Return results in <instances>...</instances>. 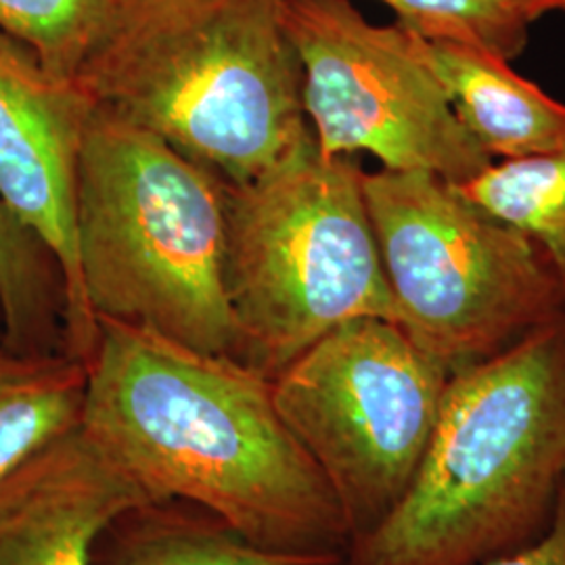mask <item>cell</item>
<instances>
[{
    "instance_id": "obj_13",
    "label": "cell",
    "mask_w": 565,
    "mask_h": 565,
    "mask_svg": "<svg viewBox=\"0 0 565 565\" xmlns=\"http://www.w3.org/2000/svg\"><path fill=\"white\" fill-rule=\"evenodd\" d=\"M88 366L0 342V476L82 424Z\"/></svg>"
},
{
    "instance_id": "obj_3",
    "label": "cell",
    "mask_w": 565,
    "mask_h": 565,
    "mask_svg": "<svg viewBox=\"0 0 565 565\" xmlns=\"http://www.w3.org/2000/svg\"><path fill=\"white\" fill-rule=\"evenodd\" d=\"M76 82L224 184L315 141L282 0H124Z\"/></svg>"
},
{
    "instance_id": "obj_19",
    "label": "cell",
    "mask_w": 565,
    "mask_h": 565,
    "mask_svg": "<svg viewBox=\"0 0 565 565\" xmlns=\"http://www.w3.org/2000/svg\"><path fill=\"white\" fill-rule=\"evenodd\" d=\"M532 21L541 20L548 13H565V0H511Z\"/></svg>"
},
{
    "instance_id": "obj_18",
    "label": "cell",
    "mask_w": 565,
    "mask_h": 565,
    "mask_svg": "<svg viewBox=\"0 0 565 565\" xmlns=\"http://www.w3.org/2000/svg\"><path fill=\"white\" fill-rule=\"evenodd\" d=\"M484 565H565V488L555 520L543 539L518 553L499 557Z\"/></svg>"
},
{
    "instance_id": "obj_11",
    "label": "cell",
    "mask_w": 565,
    "mask_h": 565,
    "mask_svg": "<svg viewBox=\"0 0 565 565\" xmlns=\"http://www.w3.org/2000/svg\"><path fill=\"white\" fill-rule=\"evenodd\" d=\"M422 49L457 118L492 162L564 151L565 103L522 78L509 61L484 49L424 36Z\"/></svg>"
},
{
    "instance_id": "obj_7",
    "label": "cell",
    "mask_w": 565,
    "mask_h": 565,
    "mask_svg": "<svg viewBox=\"0 0 565 565\" xmlns=\"http://www.w3.org/2000/svg\"><path fill=\"white\" fill-rule=\"evenodd\" d=\"M448 380L445 364L384 319L333 329L273 377L277 411L331 486L350 543L403 501Z\"/></svg>"
},
{
    "instance_id": "obj_16",
    "label": "cell",
    "mask_w": 565,
    "mask_h": 565,
    "mask_svg": "<svg viewBox=\"0 0 565 565\" xmlns=\"http://www.w3.org/2000/svg\"><path fill=\"white\" fill-rule=\"evenodd\" d=\"M124 0H0V30L28 44L61 78L76 81Z\"/></svg>"
},
{
    "instance_id": "obj_6",
    "label": "cell",
    "mask_w": 565,
    "mask_h": 565,
    "mask_svg": "<svg viewBox=\"0 0 565 565\" xmlns=\"http://www.w3.org/2000/svg\"><path fill=\"white\" fill-rule=\"evenodd\" d=\"M396 324L452 373L565 310L545 252L424 170L364 172Z\"/></svg>"
},
{
    "instance_id": "obj_5",
    "label": "cell",
    "mask_w": 565,
    "mask_h": 565,
    "mask_svg": "<svg viewBox=\"0 0 565 565\" xmlns=\"http://www.w3.org/2000/svg\"><path fill=\"white\" fill-rule=\"evenodd\" d=\"M363 168L310 141L252 181L224 184V291L235 361L273 380L356 319L396 323Z\"/></svg>"
},
{
    "instance_id": "obj_1",
    "label": "cell",
    "mask_w": 565,
    "mask_h": 565,
    "mask_svg": "<svg viewBox=\"0 0 565 565\" xmlns=\"http://www.w3.org/2000/svg\"><path fill=\"white\" fill-rule=\"evenodd\" d=\"M82 427L151 501H189L260 548L342 564V509L263 373L99 319Z\"/></svg>"
},
{
    "instance_id": "obj_12",
    "label": "cell",
    "mask_w": 565,
    "mask_h": 565,
    "mask_svg": "<svg viewBox=\"0 0 565 565\" xmlns=\"http://www.w3.org/2000/svg\"><path fill=\"white\" fill-rule=\"evenodd\" d=\"M90 565H338L249 543L203 507L166 499L121 511L103 527Z\"/></svg>"
},
{
    "instance_id": "obj_14",
    "label": "cell",
    "mask_w": 565,
    "mask_h": 565,
    "mask_svg": "<svg viewBox=\"0 0 565 565\" xmlns=\"http://www.w3.org/2000/svg\"><path fill=\"white\" fill-rule=\"evenodd\" d=\"M0 342L23 354L65 352V282L60 263L2 198Z\"/></svg>"
},
{
    "instance_id": "obj_9",
    "label": "cell",
    "mask_w": 565,
    "mask_h": 565,
    "mask_svg": "<svg viewBox=\"0 0 565 565\" xmlns=\"http://www.w3.org/2000/svg\"><path fill=\"white\" fill-rule=\"evenodd\" d=\"M95 105L81 84L53 74L0 30V198L49 245L65 282V354L90 363L99 321L82 291L76 184Z\"/></svg>"
},
{
    "instance_id": "obj_15",
    "label": "cell",
    "mask_w": 565,
    "mask_h": 565,
    "mask_svg": "<svg viewBox=\"0 0 565 565\" xmlns=\"http://www.w3.org/2000/svg\"><path fill=\"white\" fill-rule=\"evenodd\" d=\"M455 186L545 252L565 298V149L492 162L476 179Z\"/></svg>"
},
{
    "instance_id": "obj_8",
    "label": "cell",
    "mask_w": 565,
    "mask_h": 565,
    "mask_svg": "<svg viewBox=\"0 0 565 565\" xmlns=\"http://www.w3.org/2000/svg\"><path fill=\"white\" fill-rule=\"evenodd\" d=\"M302 65L303 111L319 153H369L387 170H424L450 184L492 163L457 118L422 36L377 25L350 0H282Z\"/></svg>"
},
{
    "instance_id": "obj_2",
    "label": "cell",
    "mask_w": 565,
    "mask_h": 565,
    "mask_svg": "<svg viewBox=\"0 0 565 565\" xmlns=\"http://www.w3.org/2000/svg\"><path fill=\"white\" fill-rule=\"evenodd\" d=\"M565 488V310L450 375L403 501L340 565H484L543 539Z\"/></svg>"
},
{
    "instance_id": "obj_4",
    "label": "cell",
    "mask_w": 565,
    "mask_h": 565,
    "mask_svg": "<svg viewBox=\"0 0 565 565\" xmlns=\"http://www.w3.org/2000/svg\"><path fill=\"white\" fill-rule=\"evenodd\" d=\"M76 247L97 321L235 359L224 291V182L97 107L82 139Z\"/></svg>"
},
{
    "instance_id": "obj_17",
    "label": "cell",
    "mask_w": 565,
    "mask_h": 565,
    "mask_svg": "<svg viewBox=\"0 0 565 565\" xmlns=\"http://www.w3.org/2000/svg\"><path fill=\"white\" fill-rule=\"evenodd\" d=\"M427 41L457 42L511 61L524 53L534 21L511 0H380Z\"/></svg>"
},
{
    "instance_id": "obj_10",
    "label": "cell",
    "mask_w": 565,
    "mask_h": 565,
    "mask_svg": "<svg viewBox=\"0 0 565 565\" xmlns=\"http://www.w3.org/2000/svg\"><path fill=\"white\" fill-rule=\"evenodd\" d=\"M147 501L81 424L0 476V565H90L103 527Z\"/></svg>"
}]
</instances>
